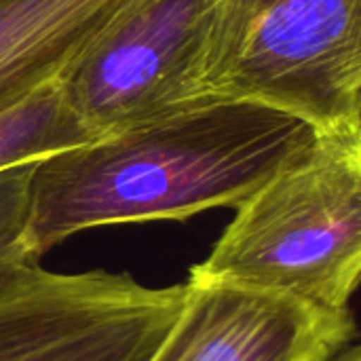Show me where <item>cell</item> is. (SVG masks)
Masks as SVG:
<instances>
[{
	"label": "cell",
	"instance_id": "cell-6",
	"mask_svg": "<svg viewBox=\"0 0 361 361\" xmlns=\"http://www.w3.org/2000/svg\"><path fill=\"white\" fill-rule=\"evenodd\" d=\"M182 309L148 361H328L355 341L351 313L218 283H184Z\"/></svg>",
	"mask_w": 361,
	"mask_h": 361
},
{
	"label": "cell",
	"instance_id": "cell-5",
	"mask_svg": "<svg viewBox=\"0 0 361 361\" xmlns=\"http://www.w3.org/2000/svg\"><path fill=\"white\" fill-rule=\"evenodd\" d=\"M212 0H142L57 80L95 135L173 114L205 99Z\"/></svg>",
	"mask_w": 361,
	"mask_h": 361
},
{
	"label": "cell",
	"instance_id": "cell-1",
	"mask_svg": "<svg viewBox=\"0 0 361 361\" xmlns=\"http://www.w3.org/2000/svg\"><path fill=\"white\" fill-rule=\"evenodd\" d=\"M315 137L305 118L250 99H205L34 163L25 247L36 260L112 224L237 207Z\"/></svg>",
	"mask_w": 361,
	"mask_h": 361
},
{
	"label": "cell",
	"instance_id": "cell-4",
	"mask_svg": "<svg viewBox=\"0 0 361 361\" xmlns=\"http://www.w3.org/2000/svg\"><path fill=\"white\" fill-rule=\"evenodd\" d=\"M186 288L131 275L51 273L30 262L0 283V361H148Z\"/></svg>",
	"mask_w": 361,
	"mask_h": 361
},
{
	"label": "cell",
	"instance_id": "cell-2",
	"mask_svg": "<svg viewBox=\"0 0 361 361\" xmlns=\"http://www.w3.org/2000/svg\"><path fill=\"white\" fill-rule=\"evenodd\" d=\"M188 283L286 296L351 313L361 271V125L315 131L237 207Z\"/></svg>",
	"mask_w": 361,
	"mask_h": 361
},
{
	"label": "cell",
	"instance_id": "cell-3",
	"mask_svg": "<svg viewBox=\"0 0 361 361\" xmlns=\"http://www.w3.org/2000/svg\"><path fill=\"white\" fill-rule=\"evenodd\" d=\"M205 87L315 131L361 125V0H212Z\"/></svg>",
	"mask_w": 361,
	"mask_h": 361
},
{
	"label": "cell",
	"instance_id": "cell-7",
	"mask_svg": "<svg viewBox=\"0 0 361 361\" xmlns=\"http://www.w3.org/2000/svg\"><path fill=\"white\" fill-rule=\"evenodd\" d=\"M140 2L0 0V114L55 85Z\"/></svg>",
	"mask_w": 361,
	"mask_h": 361
},
{
	"label": "cell",
	"instance_id": "cell-10",
	"mask_svg": "<svg viewBox=\"0 0 361 361\" xmlns=\"http://www.w3.org/2000/svg\"><path fill=\"white\" fill-rule=\"evenodd\" d=\"M328 361H361L360 357V347L355 345V341L353 343H349V345H345L341 351H336L332 357Z\"/></svg>",
	"mask_w": 361,
	"mask_h": 361
},
{
	"label": "cell",
	"instance_id": "cell-8",
	"mask_svg": "<svg viewBox=\"0 0 361 361\" xmlns=\"http://www.w3.org/2000/svg\"><path fill=\"white\" fill-rule=\"evenodd\" d=\"M97 140L66 106L55 85L0 114V169Z\"/></svg>",
	"mask_w": 361,
	"mask_h": 361
},
{
	"label": "cell",
	"instance_id": "cell-9",
	"mask_svg": "<svg viewBox=\"0 0 361 361\" xmlns=\"http://www.w3.org/2000/svg\"><path fill=\"white\" fill-rule=\"evenodd\" d=\"M34 163L0 169V271L36 262L25 247L27 197Z\"/></svg>",
	"mask_w": 361,
	"mask_h": 361
},
{
	"label": "cell",
	"instance_id": "cell-11",
	"mask_svg": "<svg viewBox=\"0 0 361 361\" xmlns=\"http://www.w3.org/2000/svg\"><path fill=\"white\" fill-rule=\"evenodd\" d=\"M23 267H25V264H23ZM19 269H21V267H19ZM15 271H17V269H13V271H0V283H2L8 275H13Z\"/></svg>",
	"mask_w": 361,
	"mask_h": 361
}]
</instances>
